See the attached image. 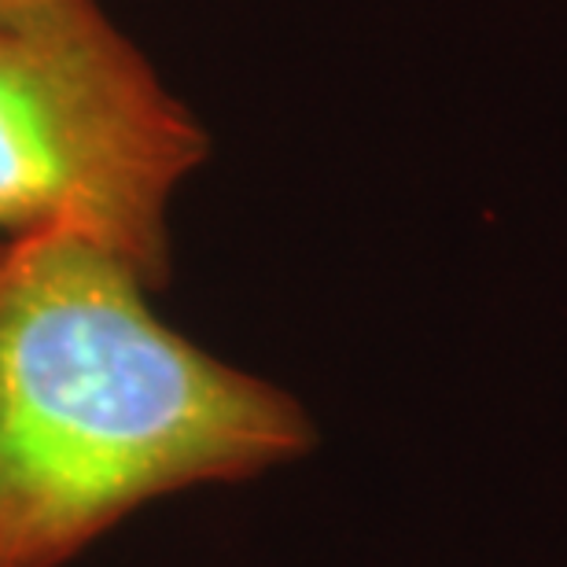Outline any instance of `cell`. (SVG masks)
Instances as JSON below:
<instances>
[{"label": "cell", "instance_id": "3957f363", "mask_svg": "<svg viewBox=\"0 0 567 567\" xmlns=\"http://www.w3.org/2000/svg\"><path fill=\"white\" fill-rule=\"evenodd\" d=\"M30 4H38V0H0V16H11V11H22Z\"/></svg>", "mask_w": 567, "mask_h": 567}, {"label": "cell", "instance_id": "6da1fadb", "mask_svg": "<svg viewBox=\"0 0 567 567\" xmlns=\"http://www.w3.org/2000/svg\"><path fill=\"white\" fill-rule=\"evenodd\" d=\"M155 295L82 233L0 240V567H71L169 494L317 446L291 391L192 343Z\"/></svg>", "mask_w": 567, "mask_h": 567}, {"label": "cell", "instance_id": "7a4b0ae2", "mask_svg": "<svg viewBox=\"0 0 567 567\" xmlns=\"http://www.w3.org/2000/svg\"><path fill=\"white\" fill-rule=\"evenodd\" d=\"M210 137L100 0L0 16V240L71 229L163 295L169 210Z\"/></svg>", "mask_w": 567, "mask_h": 567}]
</instances>
